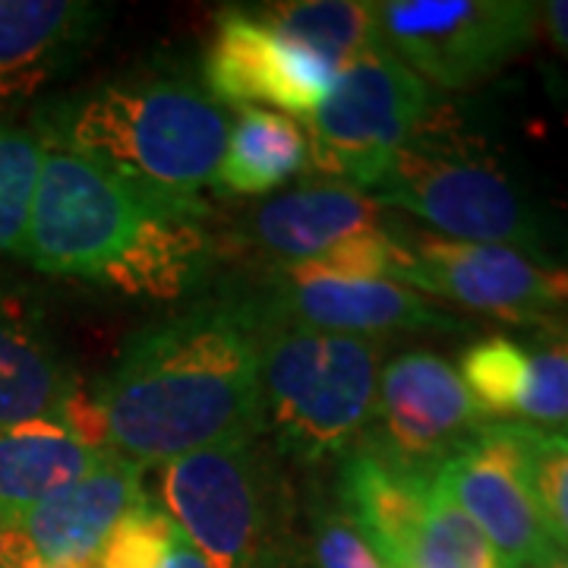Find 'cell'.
<instances>
[{
	"label": "cell",
	"mask_w": 568,
	"mask_h": 568,
	"mask_svg": "<svg viewBox=\"0 0 568 568\" xmlns=\"http://www.w3.org/2000/svg\"><path fill=\"white\" fill-rule=\"evenodd\" d=\"M246 297L268 323L320 328L386 342L392 335L452 332L458 320L414 287L388 278H338L301 268H272Z\"/></svg>",
	"instance_id": "7c38bea8"
},
{
	"label": "cell",
	"mask_w": 568,
	"mask_h": 568,
	"mask_svg": "<svg viewBox=\"0 0 568 568\" xmlns=\"http://www.w3.org/2000/svg\"><path fill=\"white\" fill-rule=\"evenodd\" d=\"M181 528L152 496L133 506L99 549L95 568H162Z\"/></svg>",
	"instance_id": "484cf974"
},
{
	"label": "cell",
	"mask_w": 568,
	"mask_h": 568,
	"mask_svg": "<svg viewBox=\"0 0 568 568\" xmlns=\"http://www.w3.org/2000/svg\"><path fill=\"white\" fill-rule=\"evenodd\" d=\"M310 164V140L301 121L272 108L246 104L234 111L227 126L222 162L212 186L234 196H265L278 190Z\"/></svg>",
	"instance_id": "ffe728a7"
},
{
	"label": "cell",
	"mask_w": 568,
	"mask_h": 568,
	"mask_svg": "<svg viewBox=\"0 0 568 568\" xmlns=\"http://www.w3.org/2000/svg\"><path fill=\"white\" fill-rule=\"evenodd\" d=\"M278 36L323 58L342 73V67L379 44L376 3L361 0H284L250 7Z\"/></svg>",
	"instance_id": "44dd1931"
},
{
	"label": "cell",
	"mask_w": 568,
	"mask_h": 568,
	"mask_svg": "<svg viewBox=\"0 0 568 568\" xmlns=\"http://www.w3.org/2000/svg\"><path fill=\"white\" fill-rule=\"evenodd\" d=\"M104 7L80 0H0V104L36 95L95 41Z\"/></svg>",
	"instance_id": "e0dca14e"
},
{
	"label": "cell",
	"mask_w": 568,
	"mask_h": 568,
	"mask_svg": "<svg viewBox=\"0 0 568 568\" xmlns=\"http://www.w3.org/2000/svg\"><path fill=\"white\" fill-rule=\"evenodd\" d=\"M77 392L73 366L39 301L0 284V426L61 417Z\"/></svg>",
	"instance_id": "2e32d148"
},
{
	"label": "cell",
	"mask_w": 568,
	"mask_h": 568,
	"mask_svg": "<svg viewBox=\"0 0 568 568\" xmlns=\"http://www.w3.org/2000/svg\"><path fill=\"white\" fill-rule=\"evenodd\" d=\"M402 263L392 282L506 323H544L568 306V265L540 263L499 244L448 241L402 231Z\"/></svg>",
	"instance_id": "9c48e42d"
},
{
	"label": "cell",
	"mask_w": 568,
	"mask_h": 568,
	"mask_svg": "<svg viewBox=\"0 0 568 568\" xmlns=\"http://www.w3.org/2000/svg\"><path fill=\"white\" fill-rule=\"evenodd\" d=\"M48 149L102 164L123 181L181 203H209L227 142V114L186 80H114L51 99L32 114Z\"/></svg>",
	"instance_id": "3957f363"
},
{
	"label": "cell",
	"mask_w": 568,
	"mask_h": 568,
	"mask_svg": "<svg viewBox=\"0 0 568 568\" xmlns=\"http://www.w3.org/2000/svg\"><path fill=\"white\" fill-rule=\"evenodd\" d=\"M203 77L215 104H272V111L304 121L328 95L338 70L278 36L253 10L227 7L209 41Z\"/></svg>",
	"instance_id": "4fadbf2b"
},
{
	"label": "cell",
	"mask_w": 568,
	"mask_h": 568,
	"mask_svg": "<svg viewBox=\"0 0 568 568\" xmlns=\"http://www.w3.org/2000/svg\"><path fill=\"white\" fill-rule=\"evenodd\" d=\"M414 568H506L480 528L446 496L433 477Z\"/></svg>",
	"instance_id": "d4e9b609"
},
{
	"label": "cell",
	"mask_w": 568,
	"mask_h": 568,
	"mask_svg": "<svg viewBox=\"0 0 568 568\" xmlns=\"http://www.w3.org/2000/svg\"><path fill=\"white\" fill-rule=\"evenodd\" d=\"M310 549L316 568H386L338 503H316L310 515Z\"/></svg>",
	"instance_id": "83f0119b"
},
{
	"label": "cell",
	"mask_w": 568,
	"mask_h": 568,
	"mask_svg": "<svg viewBox=\"0 0 568 568\" xmlns=\"http://www.w3.org/2000/svg\"><path fill=\"white\" fill-rule=\"evenodd\" d=\"M433 108V89L379 41L342 67L328 95L301 121L310 164L369 193Z\"/></svg>",
	"instance_id": "52a82bcc"
},
{
	"label": "cell",
	"mask_w": 568,
	"mask_h": 568,
	"mask_svg": "<svg viewBox=\"0 0 568 568\" xmlns=\"http://www.w3.org/2000/svg\"><path fill=\"white\" fill-rule=\"evenodd\" d=\"M487 424V414L470 398L455 364L436 351L414 347L395 354L379 369L364 446L433 477Z\"/></svg>",
	"instance_id": "30bf717a"
},
{
	"label": "cell",
	"mask_w": 568,
	"mask_h": 568,
	"mask_svg": "<svg viewBox=\"0 0 568 568\" xmlns=\"http://www.w3.org/2000/svg\"><path fill=\"white\" fill-rule=\"evenodd\" d=\"M111 448L92 446L61 417L0 426V528L85 477Z\"/></svg>",
	"instance_id": "d6986e66"
},
{
	"label": "cell",
	"mask_w": 568,
	"mask_h": 568,
	"mask_svg": "<svg viewBox=\"0 0 568 568\" xmlns=\"http://www.w3.org/2000/svg\"><path fill=\"white\" fill-rule=\"evenodd\" d=\"M386 209L338 181L304 183L256 205L241 241L275 260V268L320 272L347 246L386 231Z\"/></svg>",
	"instance_id": "9a60e30c"
},
{
	"label": "cell",
	"mask_w": 568,
	"mask_h": 568,
	"mask_svg": "<svg viewBox=\"0 0 568 568\" xmlns=\"http://www.w3.org/2000/svg\"><path fill=\"white\" fill-rule=\"evenodd\" d=\"M366 196L379 209L420 219L448 241L511 246L540 263L566 265L556 260L562 234L547 205L487 142L436 121V108Z\"/></svg>",
	"instance_id": "277c9868"
},
{
	"label": "cell",
	"mask_w": 568,
	"mask_h": 568,
	"mask_svg": "<svg viewBox=\"0 0 568 568\" xmlns=\"http://www.w3.org/2000/svg\"><path fill=\"white\" fill-rule=\"evenodd\" d=\"M540 568H568V552L566 549H556V552H552Z\"/></svg>",
	"instance_id": "4dcf8cb0"
},
{
	"label": "cell",
	"mask_w": 568,
	"mask_h": 568,
	"mask_svg": "<svg viewBox=\"0 0 568 568\" xmlns=\"http://www.w3.org/2000/svg\"><path fill=\"white\" fill-rule=\"evenodd\" d=\"M265 436L162 465L159 496L209 568H301L294 489Z\"/></svg>",
	"instance_id": "5b68a950"
},
{
	"label": "cell",
	"mask_w": 568,
	"mask_h": 568,
	"mask_svg": "<svg viewBox=\"0 0 568 568\" xmlns=\"http://www.w3.org/2000/svg\"><path fill=\"white\" fill-rule=\"evenodd\" d=\"M209 203H181L44 145L22 260L130 301L174 304L219 263Z\"/></svg>",
	"instance_id": "7a4b0ae2"
},
{
	"label": "cell",
	"mask_w": 568,
	"mask_h": 568,
	"mask_svg": "<svg viewBox=\"0 0 568 568\" xmlns=\"http://www.w3.org/2000/svg\"><path fill=\"white\" fill-rule=\"evenodd\" d=\"M162 568H209V562H205L203 556L193 549V544L186 540V537H178V544H174V549H171V556L164 559Z\"/></svg>",
	"instance_id": "f546056e"
},
{
	"label": "cell",
	"mask_w": 568,
	"mask_h": 568,
	"mask_svg": "<svg viewBox=\"0 0 568 568\" xmlns=\"http://www.w3.org/2000/svg\"><path fill=\"white\" fill-rule=\"evenodd\" d=\"M540 32L547 36L552 51L568 61V0L540 3Z\"/></svg>",
	"instance_id": "f1b7e54d"
},
{
	"label": "cell",
	"mask_w": 568,
	"mask_h": 568,
	"mask_svg": "<svg viewBox=\"0 0 568 568\" xmlns=\"http://www.w3.org/2000/svg\"><path fill=\"white\" fill-rule=\"evenodd\" d=\"M44 142L29 121L0 111V253L20 256L41 174Z\"/></svg>",
	"instance_id": "603a6c76"
},
{
	"label": "cell",
	"mask_w": 568,
	"mask_h": 568,
	"mask_svg": "<svg viewBox=\"0 0 568 568\" xmlns=\"http://www.w3.org/2000/svg\"><path fill=\"white\" fill-rule=\"evenodd\" d=\"M379 369L383 342L263 320L260 383L268 446L297 465L342 462L369 429Z\"/></svg>",
	"instance_id": "8992f818"
},
{
	"label": "cell",
	"mask_w": 568,
	"mask_h": 568,
	"mask_svg": "<svg viewBox=\"0 0 568 568\" xmlns=\"http://www.w3.org/2000/svg\"><path fill=\"white\" fill-rule=\"evenodd\" d=\"M142 499H149L145 467L111 448L85 477L0 530H7L41 566L95 568L108 534Z\"/></svg>",
	"instance_id": "5bb4252c"
},
{
	"label": "cell",
	"mask_w": 568,
	"mask_h": 568,
	"mask_svg": "<svg viewBox=\"0 0 568 568\" xmlns=\"http://www.w3.org/2000/svg\"><path fill=\"white\" fill-rule=\"evenodd\" d=\"M436 484L480 528L506 568H540L559 549L537 506L521 424L477 429L436 470Z\"/></svg>",
	"instance_id": "8fae6325"
},
{
	"label": "cell",
	"mask_w": 568,
	"mask_h": 568,
	"mask_svg": "<svg viewBox=\"0 0 568 568\" xmlns=\"http://www.w3.org/2000/svg\"><path fill=\"white\" fill-rule=\"evenodd\" d=\"M458 376L489 424H515L528 379V351L515 335H487L458 357Z\"/></svg>",
	"instance_id": "7402d4cb"
},
{
	"label": "cell",
	"mask_w": 568,
	"mask_h": 568,
	"mask_svg": "<svg viewBox=\"0 0 568 568\" xmlns=\"http://www.w3.org/2000/svg\"><path fill=\"white\" fill-rule=\"evenodd\" d=\"M530 480L552 544L568 552V433L525 426Z\"/></svg>",
	"instance_id": "4316f807"
},
{
	"label": "cell",
	"mask_w": 568,
	"mask_h": 568,
	"mask_svg": "<svg viewBox=\"0 0 568 568\" xmlns=\"http://www.w3.org/2000/svg\"><path fill=\"white\" fill-rule=\"evenodd\" d=\"M263 320L222 294L142 328L95 386L108 448L142 467L263 433Z\"/></svg>",
	"instance_id": "6da1fadb"
},
{
	"label": "cell",
	"mask_w": 568,
	"mask_h": 568,
	"mask_svg": "<svg viewBox=\"0 0 568 568\" xmlns=\"http://www.w3.org/2000/svg\"><path fill=\"white\" fill-rule=\"evenodd\" d=\"M433 477L395 465L364 443L338 462L335 503L373 544L386 568H414Z\"/></svg>",
	"instance_id": "ac0fdd59"
},
{
	"label": "cell",
	"mask_w": 568,
	"mask_h": 568,
	"mask_svg": "<svg viewBox=\"0 0 568 568\" xmlns=\"http://www.w3.org/2000/svg\"><path fill=\"white\" fill-rule=\"evenodd\" d=\"M521 345L528 351V379L515 424L562 433L568 426V323L556 316L534 323Z\"/></svg>",
	"instance_id": "cb8c5ba5"
},
{
	"label": "cell",
	"mask_w": 568,
	"mask_h": 568,
	"mask_svg": "<svg viewBox=\"0 0 568 568\" xmlns=\"http://www.w3.org/2000/svg\"><path fill=\"white\" fill-rule=\"evenodd\" d=\"M379 41L426 85L465 92L499 77L540 36L534 0H379Z\"/></svg>",
	"instance_id": "ba28073f"
}]
</instances>
